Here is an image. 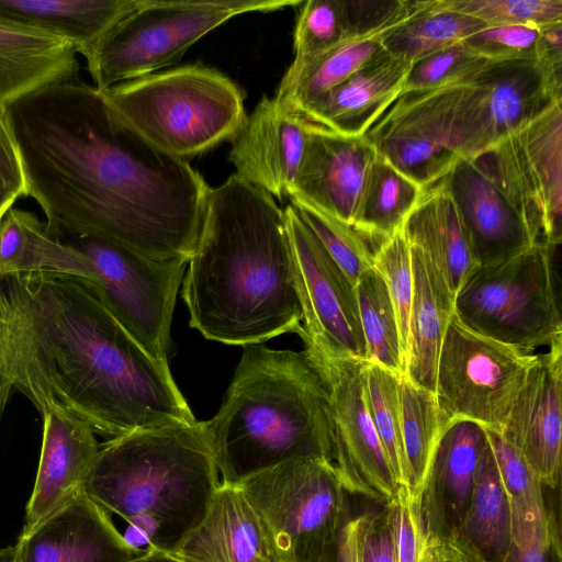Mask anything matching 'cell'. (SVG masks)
I'll list each match as a JSON object with an SVG mask.
<instances>
[{
	"label": "cell",
	"mask_w": 562,
	"mask_h": 562,
	"mask_svg": "<svg viewBox=\"0 0 562 562\" xmlns=\"http://www.w3.org/2000/svg\"><path fill=\"white\" fill-rule=\"evenodd\" d=\"M26 186L54 238H98L188 261L211 187L187 159L144 138L80 79L5 105Z\"/></svg>",
	"instance_id": "6da1fadb"
},
{
	"label": "cell",
	"mask_w": 562,
	"mask_h": 562,
	"mask_svg": "<svg viewBox=\"0 0 562 562\" xmlns=\"http://www.w3.org/2000/svg\"><path fill=\"white\" fill-rule=\"evenodd\" d=\"M0 344L14 390L38 411L60 406L94 434L198 422L168 362L153 358L80 277L1 276Z\"/></svg>",
	"instance_id": "7a4b0ae2"
},
{
	"label": "cell",
	"mask_w": 562,
	"mask_h": 562,
	"mask_svg": "<svg viewBox=\"0 0 562 562\" xmlns=\"http://www.w3.org/2000/svg\"><path fill=\"white\" fill-rule=\"evenodd\" d=\"M182 299L209 340L258 345L302 331L284 211L236 173L211 188Z\"/></svg>",
	"instance_id": "3957f363"
},
{
	"label": "cell",
	"mask_w": 562,
	"mask_h": 562,
	"mask_svg": "<svg viewBox=\"0 0 562 562\" xmlns=\"http://www.w3.org/2000/svg\"><path fill=\"white\" fill-rule=\"evenodd\" d=\"M562 100L561 59L479 58L441 82L402 93L363 135L422 183L485 155L508 131Z\"/></svg>",
	"instance_id": "277c9868"
},
{
	"label": "cell",
	"mask_w": 562,
	"mask_h": 562,
	"mask_svg": "<svg viewBox=\"0 0 562 562\" xmlns=\"http://www.w3.org/2000/svg\"><path fill=\"white\" fill-rule=\"evenodd\" d=\"M202 426L221 484L289 460L333 464L327 392L305 351L245 346L222 406Z\"/></svg>",
	"instance_id": "5b68a950"
},
{
	"label": "cell",
	"mask_w": 562,
	"mask_h": 562,
	"mask_svg": "<svg viewBox=\"0 0 562 562\" xmlns=\"http://www.w3.org/2000/svg\"><path fill=\"white\" fill-rule=\"evenodd\" d=\"M220 473L202 422L138 430L99 446L83 493L122 518L133 548L173 554L204 518Z\"/></svg>",
	"instance_id": "8992f818"
},
{
	"label": "cell",
	"mask_w": 562,
	"mask_h": 562,
	"mask_svg": "<svg viewBox=\"0 0 562 562\" xmlns=\"http://www.w3.org/2000/svg\"><path fill=\"white\" fill-rule=\"evenodd\" d=\"M100 91L150 144L182 159L232 142L248 117L241 89L223 72L200 64Z\"/></svg>",
	"instance_id": "52a82bcc"
},
{
	"label": "cell",
	"mask_w": 562,
	"mask_h": 562,
	"mask_svg": "<svg viewBox=\"0 0 562 562\" xmlns=\"http://www.w3.org/2000/svg\"><path fill=\"white\" fill-rule=\"evenodd\" d=\"M300 0H144L114 24L85 58L93 87L155 74L178 61L201 37L248 12L297 7Z\"/></svg>",
	"instance_id": "ba28073f"
},
{
	"label": "cell",
	"mask_w": 562,
	"mask_h": 562,
	"mask_svg": "<svg viewBox=\"0 0 562 562\" xmlns=\"http://www.w3.org/2000/svg\"><path fill=\"white\" fill-rule=\"evenodd\" d=\"M553 247L533 244L480 267L454 299V314L473 331L524 352L562 340Z\"/></svg>",
	"instance_id": "9c48e42d"
},
{
	"label": "cell",
	"mask_w": 562,
	"mask_h": 562,
	"mask_svg": "<svg viewBox=\"0 0 562 562\" xmlns=\"http://www.w3.org/2000/svg\"><path fill=\"white\" fill-rule=\"evenodd\" d=\"M237 487L263 522L281 562H322L347 516V491L325 459H295Z\"/></svg>",
	"instance_id": "30bf717a"
},
{
	"label": "cell",
	"mask_w": 562,
	"mask_h": 562,
	"mask_svg": "<svg viewBox=\"0 0 562 562\" xmlns=\"http://www.w3.org/2000/svg\"><path fill=\"white\" fill-rule=\"evenodd\" d=\"M533 244L562 241V100L508 131L479 158Z\"/></svg>",
	"instance_id": "8fae6325"
},
{
	"label": "cell",
	"mask_w": 562,
	"mask_h": 562,
	"mask_svg": "<svg viewBox=\"0 0 562 562\" xmlns=\"http://www.w3.org/2000/svg\"><path fill=\"white\" fill-rule=\"evenodd\" d=\"M90 261L94 293L155 359L167 361L176 297L188 261L157 259L98 238L69 240Z\"/></svg>",
	"instance_id": "7c38bea8"
},
{
	"label": "cell",
	"mask_w": 562,
	"mask_h": 562,
	"mask_svg": "<svg viewBox=\"0 0 562 562\" xmlns=\"http://www.w3.org/2000/svg\"><path fill=\"white\" fill-rule=\"evenodd\" d=\"M538 358L473 331L453 313L439 353L435 395L448 418L501 431Z\"/></svg>",
	"instance_id": "4fadbf2b"
},
{
	"label": "cell",
	"mask_w": 562,
	"mask_h": 562,
	"mask_svg": "<svg viewBox=\"0 0 562 562\" xmlns=\"http://www.w3.org/2000/svg\"><path fill=\"white\" fill-rule=\"evenodd\" d=\"M304 351L327 392L333 465L345 490L387 504L398 485L368 407L363 360Z\"/></svg>",
	"instance_id": "5bb4252c"
},
{
	"label": "cell",
	"mask_w": 562,
	"mask_h": 562,
	"mask_svg": "<svg viewBox=\"0 0 562 562\" xmlns=\"http://www.w3.org/2000/svg\"><path fill=\"white\" fill-rule=\"evenodd\" d=\"M305 348L366 360L353 284L290 203L284 210Z\"/></svg>",
	"instance_id": "9a60e30c"
},
{
	"label": "cell",
	"mask_w": 562,
	"mask_h": 562,
	"mask_svg": "<svg viewBox=\"0 0 562 562\" xmlns=\"http://www.w3.org/2000/svg\"><path fill=\"white\" fill-rule=\"evenodd\" d=\"M375 147L312 123L288 198H300L356 228Z\"/></svg>",
	"instance_id": "2e32d148"
},
{
	"label": "cell",
	"mask_w": 562,
	"mask_h": 562,
	"mask_svg": "<svg viewBox=\"0 0 562 562\" xmlns=\"http://www.w3.org/2000/svg\"><path fill=\"white\" fill-rule=\"evenodd\" d=\"M549 490L561 480L562 340L540 355L498 431Z\"/></svg>",
	"instance_id": "e0dca14e"
},
{
	"label": "cell",
	"mask_w": 562,
	"mask_h": 562,
	"mask_svg": "<svg viewBox=\"0 0 562 562\" xmlns=\"http://www.w3.org/2000/svg\"><path fill=\"white\" fill-rule=\"evenodd\" d=\"M486 442L475 422L451 418L445 427L417 496L430 544H447L463 520Z\"/></svg>",
	"instance_id": "ac0fdd59"
},
{
	"label": "cell",
	"mask_w": 562,
	"mask_h": 562,
	"mask_svg": "<svg viewBox=\"0 0 562 562\" xmlns=\"http://www.w3.org/2000/svg\"><path fill=\"white\" fill-rule=\"evenodd\" d=\"M43 439L32 495L21 536L32 532L83 493L87 475L99 451L93 430L57 405L40 409Z\"/></svg>",
	"instance_id": "d6986e66"
},
{
	"label": "cell",
	"mask_w": 562,
	"mask_h": 562,
	"mask_svg": "<svg viewBox=\"0 0 562 562\" xmlns=\"http://www.w3.org/2000/svg\"><path fill=\"white\" fill-rule=\"evenodd\" d=\"M312 123L263 97L236 137L229 160L236 175L271 196H289Z\"/></svg>",
	"instance_id": "ffe728a7"
},
{
	"label": "cell",
	"mask_w": 562,
	"mask_h": 562,
	"mask_svg": "<svg viewBox=\"0 0 562 562\" xmlns=\"http://www.w3.org/2000/svg\"><path fill=\"white\" fill-rule=\"evenodd\" d=\"M18 541L22 562H130L148 552L131 547L85 493Z\"/></svg>",
	"instance_id": "44dd1931"
},
{
	"label": "cell",
	"mask_w": 562,
	"mask_h": 562,
	"mask_svg": "<svg viewBox=\"0 0 562 562\" xmlns=\"http://www.w3.org/2000/svg\"><path fill=\"white\" fill-rule=\"evenodd\" d=\"M447 178L480 267L502 262L533 245L479 158L457 162Z\"/></svg>",
	"instance_id": "7402d4cb"
},
{
	"label": "cell",
	"mask_w": 562,
	"mask_h": 562,
	"mask_svg": "<svg viewBox=\"0 0 562 562\" xmlns=\"http://www.w3.org/2000/svg\"><path fill=\"white\" fill-rule=\"evenodd\" d=\"M413 65L384 48L347 80L307 104L300 115L341 134L363 136L402 94Z\"/></svg>",
	"instance_id": "603a6c76"
},
{
	"label": "cell",
	"mask_w": 562,
	"mask_h": 562,
	"mask_svg": "<svg viewBox=\"0 0 562 562\" xmlns=\"http://www.w3.org/2000/svg\"><path fill=\"white\" fill-rule=\"evenodd\" d=\"M173 555L183 562H281L241 491L225 484L216 490L204 518Z\"/></svg>",
	"instance_id": "cb8c5ba5"
},
{
	"label": "cell",
	"mask_w": 562,
	"mask_h": 562,
	"mask_svg": "<svg viewBox=\"0 0 562 562\" xmlns=\"http://www.w3.org/2000/svg\"><path fill=\"white\" fill-rule=\"evenodd\" d=\"M403 228L409 245L426 256L456 299L480 265L447 175L425 187Z\"/></svg>",
	"instance_id": "d4e9b609"
},
{
	"label": "cell",
	"mask_w": 562,
	"mask_h": 562,
	"mask_svg": "<svg viewBox=\"0 0 562 562\" xmlns=\"http://www.w3.org/2000/svg\"><path fill=\"white\" fill-rule=\"evenodd\" d=\"M77 54L75 45L60 36L0 16V104L79 79Z\"/></svg>",
	"instance_id": "484cf974"
},
{
	"label": "cell",
	"mask_w": 562,
	"mask_h": 562,
	"mask_svg": "<svg viewBox=\"0 0 562 562\" xmlns=\"http://www.w3.org/2000/svg\"><path fill=\"white\" fill-rule=\"evenodd\" d=\"M414 1L382 23L352 35L304 59H293L273 99L300 114L323 93L347 80L384 49L387 35L411 15Z\"/></svg>",
	"instance_id": "4316f807"
},
{
	"label": "cell",
	"mask_w": 562,
	"mask_h": 562,
	"mask_svg": "<svg viewBox=\"0 0 562 562\" xmlns=\"http://www.w3.org/2000/svg\"><path fill=\"white\" fill-rule=\"evenodd\" d=\"M512 527L510 501L487 439L468 510L447 546L461 562H505L512 543Z\"/></svg>",
	"instance_id": "83f0119b"
},
{
	"label": "cell",
	"mask_w": 562,
	"mask_h": 562,
	"mask_svg": "<svg viewBox=\"0 0 562 562\" xmlns=\"http://www.w3.org/2000/svg\"><path fill=\"white\" fill-rule=\"evenodd\" d=\"M411 250L414 295L404 374L435 394L439 353L454 313V297L426 256L413 246Z\"/></svg>",
	"instance_id": "f1b7e54d"
},
{
	"label": "cell",
	"mask_w": 562,
	"mask_h": 562,
	"mask_svg": "<svg viewBox=\"0 0 562 562\" xmlns=\"http://www.w3.org/2000/svg\"><path fill=\"white\" fill-rule=\"evenodd\" d=\"M144 0H0V16L71 42L85 58L101 37Z\"/></svg>",
	"instance_id": "f546056e"
},
{
	"label": "cell",
	"mask_w": 562,
	"mask_h": 562,
	"mask_svg": "<svg viewBox=\"0 0 562 562\" xmlns=\"http://www.w3.org/2000/svg\"><path fill=\"white\" fill-rule=\"evenodd\" d=\"M44 271L94 280L82 252L49 235L33 213L11 207L0 224V277Z\"/></svg>",
	"instance_id": "4dcf8cb0"
},
{
	"label": "cell",
	"mask_w": 562,
	"mask_h": 562,
	"mask_svg": "<svg viewBox=\"0 0 562 562\" xmlns=\"http://www.w3.org/2000/svg\"><path fill=\"white\" fill-rule=\"evenodd\" d=\"M407 0H307L297 5L294 59H304L400 11Z\"/></svg>",
	"instance_id": "1f68e13d"
},
{
	"label": "cell",
	"mask_w": 562,
	"mask_h": 562,
	"mask_svg": "<svg viewBox=\"0 0 562 562\" xmlns=\"http://www.w3.org/2000/svg\"><path fill=\"white\" fill-rule=\"evenodd\" d=\"M425 187L376 154L356 229L374 249L401 228Z\"/></svg>",
	"instance_id": "d6a6232c"
},
{
	"label": "cell",
	"mask_w": 562,
	"mask_h": 562,
	"mask_svg": "<svg viewBox=\"0 0 562 562\" xmlns=\"http://www.w3.org/2000/svg\"><path fill=\"white\" fill-rule=\"evenodd\" d=\"M485 26L483 22L450 9L445 0H417L409 18L387 35L384 48L416 64L463 43Z\"/></svg>",
	"instance_id": "836d02e7"
},
{
	"label": "cell",
	"mask_w": 562,
	"mask_h": 562,
	"mask_svg": "<svg viewBox=\"0 0 562 562\" xmlns=\"http://www.w3.org/2000/svg\"><path fill=\"white\" fill-rule=\"evenodd\" d=\"M401 439L406 468V485L418 496L439 438L450 418L437 397L405 374L398 376Z\"/></svg>",
	"instance_id": "e575fe53"
},
{
	"label": "cell",
	"mask_w": 562,
	"mask_h": 562,
	"mask_svg": "<svg viewBox=\"0 0 562 562\" xmlns=\"http://www.w3.org/2000/svg\"><path fill=\"white\" fill-rule=\"evenodd\" d=\"M360 323L366 344V360L392 372L405 373V358L396 314L387 288L372 268L355 285Z\"/></svg>",
	"instance_id": "d590c367"
},
{
	"label": "cell",
	"mask_w": 562,
	"mask_h": 562,
	"mask_svg": "<svg viewBox=\"0 0 562 562\" xmlns=\"http://www.w3.org/2000/svg\"><path fill=\"white\" fill-rule=\"evenodd\" d=\"M368 407L397 485H406V468L401 439L398 374L363 360Z\"/></svg>",
	"instance_id": "8d00e7d4"
},
{
	"label": "cell",
	"mask_w": 562,
	"mask_h": 562,
	"mask_svg": "<svg viewBox=\"0 0 562 562\" xmlns=\"http://www.w3.org/2000/svg\"><path fill=\"white\" fill-rule=\"evenodd\" d=\"M464 43L488 60L562 59V25H486Z\"/></svg>",
	"instance_id": "74e56055"
},
{
	"label": "cell",
	"mask_w": 562,
	"mask_h": 562,
	"mask_svg": "<svg viewBox=\"0 0 562 562\" xmlns=\"http://www.w3.org/2000/svg\"><path fill=\"white\" fill-rule=\"evenodd\" d=\"M303 221L313 231L328 255L356 285L373 268V248L350 224L300 198H291Z\"/></svg>",
	"instance_id": "f35d334b"
},
{
	"label": "cell",
	"mask_w": 562,
	"mask_h": 562,
	"mask_svg": "<svg viewBox=\"0 0 562 562\" xmlns=\"http://www.w3.org/2000/svg\"><path fill=\"white\" fill-rule=\"evenodd\" d=\"M512 543L505 562H562L560 510L552 502L512 507Z\"/></svg>",
	"instance_id": "ab89813d"
},
{
	"label": "cell",
	"mask_w": 562,
	"mask_h": 562,
	"mask_svg": "<svg viewBox=\"0 0 562 562\" xmlns=\"http://www.w3.org/2000/svg\"><path fill=\"white\" fill-rule=\"evenodd\" d=\"M373 268L382 277L387 288L406 359L408 323L414 295V270L412 250L403 226L374 249Z\"/></svg>",
	"instance_id": "60d3db41"
},
{
	"label": "cell",
	"mask_w": 562,
	"mask_h": 562,
	"mask_svg": "<svg viewBox=\"0 0 562 562\" xmlns=\"http://www.w3.org/2000/svg\"><path fill=\"white\" fill-rule=\"evenodd\" d=\"M452 10L484 24L549 29L562 25V0H445Z\"/></svg>",
	"instance_id": "b9f144b4"
},
{
	"label": "cell",
	"mask_w": 562,
	"mask_h": 562,
	"mask_svg": "<svg viewBox=\"0 0 562 562\" xmlns=\"http://www.w3.org/2000/svg\"><path fill=\"white\" fill-rule=\"evenodd\" d=\"M485 430L510 506L536 507L544 504V486L519 452L498 431Z\"/></svg>",
	"instance_id": "7bdbcfd3"
},
{
	"label": "cell",
	"mask_w": 562,
	"mask_h": 562,
	"mask_svg": "<svg viewBox=\"0 0 562 562\" xmlns=\"http://www.w3.org/2000/svg\"><path fill=\"white\" fill-rule=\"evenodd\" d=\"M389 504L393 515L397 562H429L430 543L417 496L407 485L401 484Z\"/></svg>",
	"instance_id": "ee69618b"
},
{
	"label": "cell",
	"mask_w": 562,
	"mask_h": 562,
	"mask_svg": "<svg viewBox=\"0 0 562 562\" xmlns=\"http://www.w3.org/2000/svg\"><path fill=\"white\" fill-rule=\"evenodd\" d=\"M479 58L464 42L431 54L413 65L402 93L430 88Z\"/></svg>",
	"instance_id": "f6af8a7d"
},
{
	"label": "cell",
	"mask_w": 562,
	"mask_h": 562,
	"mask_svg": "<svg viewBox=\"0 0 562 562\" xmlns=\"http://www.w3.org/2000/svg\"><path fill=\"white\" fill-rule=\"evenodd\" d=\"M359 562H397L390 504L366 513L359 538Z\"/></svg>",
	"instance_id": "bcb514c9"
},
{
	"label": "cell",
	"mask_w": 562,
	"mask_h": 562,
	"mask_svg": "<svg viewBox=\"0 0 562 562\" xmlns=\"http://www.w3.org/2000/svg\"><path fill=\"white\" fill-rule=\"evenodd\" d=\"M0 177L19 198L26 196V186L5 108L0 104Z\"/></svg>",
	"instance_id": "7dc6e473"
},
{
	"label": "cell",
	"mask_w": 562,
	"mask_h": 562,
	"mask_svg": "<svg viewBox=\"0 0 562 562\" xmlns=\"http://www.w3.org/2000/svg\"><path fill=\"white\" fill-rule=\"evenodd\" d=\"M364 515L347 516L336 541L322 562H359V538Z\"/></svg>",
	"instance_id": "c3c4849f"
},
{
	"label": "cell",
	"mask_w": 562,
	"mask_h": 562,
	"mask_svg": "<svg viewBox=\"0 0 562 562\" xmlns=\"http://www.w3.org/2000/svg\"><path fill=\"white\" fill-rule=\"evenodd\" d=\"M13 390L14 389L5 368L0 344V422Z\"/></svg>",
	"instance_id": "681fc988"
},
{
	"label": "cell",
	"mask_w": 562,
	"mask_h": 562,
	"mask_svg": "<svg viewBox=\"0 0 562 562\" xmlns=\"http://www.w3.org/2000/svg\"><path fill=\"white\" fill-rule=\"evenodd\" d=\"M429 562H461V560L447 544H430Z\"/></svg>",
	"instance_id": "f907efd6"
},
{
	"label": "cell",
	"mask_w": 562,
	"mask_h": 562,
	"mask_svg": "<svg viewBox=\"0 0 562 562\" xmlns=\"http://www.w3.org/2000/svg\"><path fill=\"white\" fill-rule=\"evenodd\" d=\"M18 199H20L19 195L11 190L0 177V224Z\"/></svg>",
	"instance_id": "816d5d0a"
},
{
	"label": "cell",
	"mask_w": 562,
	"mask_h": 562,
	"mask_svg": "<svg viewBox=\"0 0 562 562\" xmlns=\"http://www.w3.org/2000/svg\"><path fill=\"white\" fill-rule=\"evenodd\" d=\"M130 562H183L173 554L157 551H148L144 555L138 557Z\"/></svg>",
	"instance_id": "f5cc1de1"
},
{
	"label": "cell",
	"mask_w": 562,
	"mask_h": 562,
	"mask_svg": "<svg viewBox=\"0 0 562 562\" xmlns=\"http://www.w3.org/2000/svg\"><path fill=\"white\" fill-rule=\"evenodd\" d=\"M0 562H22V550L19 541L13 546L0 548Z\"/></svg>",
	"instance_id": "db71d44e"
}]
</instances>
